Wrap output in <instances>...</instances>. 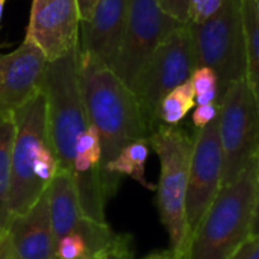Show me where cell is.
Returning a JSON list of instances; mask_svg holds the SVG:
<instances>
[{
    "label": "cell",
    "instance_id": "7402d4cb",
    "mask_svg": "<svg viewBox=\"0 0 259 259\" xmlns=\"http://www.w3.org/2000/svg\"><path fill=\"white\" fill-rule=\"evenodd\" d=\"M159 6L173 18L181 23L190 21L191 0H158Z\"/></svg>",
    "mask_w": 259,
    "mask_h": 259
},
{
    "label": "cell",
    "instance_id": "9c48e42d",
    "mask_svg": "<svg viewBox=\"0 0 259 259\" xmlns=\"http://www.w3.org/2000/svg\"><path fill=\"white\" fill-rule=\"evenodd\" d=\"M182 24L158 0H127L123 44L112 71L132 90L156 47Z\"/></svg>",
    "mask_w": 259,
    "mask_h": 259
},
{
    "label": "cell",
    "instance_id": "4316f807",
    "mask_svg": "<svg viewBox=\"0 0 259 259\" xmlns=\"http://www.w3.org/2000/svg\"><path fill=\"white\" fill-rule=\"evenodd\" d=\"M144 259H184V258H182V256H179V255H176V253H173V252L168 249V250H165V252H156V253H152V255L146 256Z\"/></svg>",
    "mask_w": 259,
    "mask_h": 259
},
{
    "label": "cell",
    "instance_id": "44dd1931",
    "mask_svg": "<svg viewBox=\"0 0 259 259\" xmlns=\"http://www.w3.org/2000/svg\"><path fill=\"white\" fill-rule=\"evenodd\" d=\"M223 0H191L190 21L191 24H199L209 18L222 5Z\"/></svg>",
    "mask_w": 259,
    "mask_h": 259
},
{
    "label": "cell",
    "instance_id": "f1b7e54d",
    "mask_svg": "<svg viewBox=\"0 0 259 259\" xmlns=\"http://www.w3.org/2000/svg\"><path fill=\"white\" fill-rule=\"evenodd\" d=\"M253 2V5H255V8H256V12H258V17H259V0H252Z\"/></svg>",
    "mask_w": 259,
    "mask_h": 259
},
{
    "label": "cell",
    "instance_id": "7a4b0ae2",
    "mask_svg": "<svg viewBox=\"0 0 259 259\" xmlns=\"http://www.w3.org/2000/svg\"><path fill=\"white\" fill-rule=\"evenodd\" d=\"M259 155L223 185L190 238L184 259H232L250 238L256 202Z\"/></svg>",
    "mask_w": 259,
    "mask_h": 259
},
{
    "label": "cell",
    "instance_id": "3957f363",
    "mask_svg": "<svg viewBox=\"0 0 259 259\" xmlns=\"http://www.w3.org/2000/svg\"><path fill=\"white\" fill-rule=\"evenodd\" d=\"M14 120L15 140L9 188L11 217L29 211L46 193L58 171V161L49 140L42 91L15 109Z\"/></svg>",
    "mask_w": 259,
    "mask_h": 259
},
{
    "label": "cell",
    "instance_id": "30bf717a",
    "mask_svg": "<svg viewBox=\"0 0 259 259\" xmlns=\"http://www.w3.org/2000/svg\"><path fill=\"white\" fill-rule=\"evenodd\" d=\"M223 187V149L215 117L194 134V149L187 193L190 238Z\"/></svg>",
    "mask_w": 259,
    "mask_h": 259
},
{
    "label": "cell",
    "instance_id": "cb8c5ba5",
    "mask_svg": "<svg viewBox=\"0 0 259 259\" xmlns=\"http://www.w3.org/2000/svg\"><path fill=\"white\" fill-rule=\"evenodd\" d=\"M232 259H259V235L250 237Z\"/></svg>",
    "mask_w": 259,
    "mask_h": 259
},
{
    "label": "cell",
    "instance_id": "d6986e66",
    "mask_svg": "<svg viewBox=\"0 0 259 259\" xmlns=\"http://www.w3.org/2000/svg\"><path fill=\"white\" fill-rule=\"evenodd\" d=\"M97 252L80 232H71L55 243L53 259H96Z\"/></svg>",
    "mask_w": 259,
    "mask_h": 259
},
{
    "label": "cell",
    "instance_id": "277c9868",
    "mask_svg": "<svg viewBox=\"0 0 259 259\" xmlns=\"http://www.w3.org/2000/svg\"><path fill=\"white\" fill-rule=\"evenodd\" d=\"M147 141L159 159V179L155 191L159 220L167 231L170 250L184 258L190 243L187 193L194 135L181 124H158Z\"/></svg>",
    "mask_w": 259,
    "mask_h": 259
},
{
    "label": "cell",
    "instance_id": "6da1fadb",
    "mask_svg": "<svg viewBox=\"0 0 259 259\" xmlns=\"http://www.w3.org/2000/svg\"><path fill=\"white\" fill-rule=\"evenodd\" d=\"M79 80L90 124L102 146V171L127 144L147 140L150 126L135 93L97 56L79 52Z\"/></svg>",
    "mask_w": 259,
    "mask_h": 259
},
{
    "label": "cell",
    "instance_id": "603a6c76",
    "mask_svg": "<svg viewBox=\"0 0 259 259\" xmlns=\"http://www.w3.org/2000/svg\"><path fill=\"white\" fill-rule=\"evenodd\" d=\"M217 102L212 103H206V105H197L194 114H193V123L197 129L203 127L205 124H208L211 120H214L217 117Z\"/></svg>",
    "mask_w": 259,
    "mask_h": 259
},
{
    "label": "cell",
    "instance_id": "ffe728a7",
    "mask_svg": "<svg viewBox=\"0 0 259 259\" xmlns=\"http://www.w3.org/2000/svg\"><path fill=\"white\" fill-rule=\"evenodd\" d=\"M191 82L194 85L196 91V105H206L217 102L219 97V80L215 73L208 68V67H199L193 77Z\"/></svg>",
    "mask_w": 259,
    "mask_h": 259
},
{
    "label": "cell",
    "instance_id": "8fae6325",
    "mask_svg": "<svg viewBox=\"0 0 259 259\" xmlns=\"http://www.w3.org/2000/svg\"><path fill=\"white\" fill-rule=\"evenodd\" d=\"M26 38L41 49L49 62L74 50L80 42V15L76 0L32 3Z\"/></svg>",
    "mask_w": 259,
    "mask_h": 259
},
{
    "label": "cell",
    "instance_id": "d4e9b609",
    "mask_svg": "<svg viewBox=\"0 0 259 259\" xmlns=\"http://www.w3.org/2000/svg\"><path fill=\"white\" fill-rule=\"evenodd\" d=\"M77 3V9H79V15H80V21H88L99 3V0H76Z\"/></svg>",
    "mask_w": 259,
    "mask_h": 259
},
{
    "label": "cell",
    "instance_id": "4fadbf2b",
    "mask_svg": "<svg viewBox=\"0 0 259 259\" xmlns=\"http://www.w3.org/2000/svg\"><path fill=\"white\" fill-rule=\"evenodd\" d=\"M55 235L47 190L24 214L12 215L0 237V259H53Z\"/></svg>",
    "mask_w": 259,
    "mask_h": 259
},
{
    "label": "cell",
    "instance_id": "ba28073f",
    "mask_svg": "<svg viewBox=\"0 0 259 259\" xmlns=\"http://www.w3.org/2000/svg\"><path fill=\"white\" fill-rule=\"evenodd\" d=\"M217 106L226 185L259 155V108L247 79L231 83L217 99Z\"/></svg>",
    "mask_w": 259,
    "mask_h": 259
},
{
    "label": "cell",
    "instance_id": "83f0119b",
    "mask_svg": "<svg viewBox=\"0 0 259 259\" xmlns=\"http://www.w3.org/2000/svg\"><path fill=\"white\" fill-rule=\"evenodd\" d=\"M5 2H6V0H0V24H2V17H3V9H5Z\"/></svg>",
    "mask_w": 259,
    "mask_h": 259
},
{
    "label": "cell",
    "instance_id": "1f68e13d",
    "mask_svg": "<svg viewBox=\"0 0 259 259\" xmlns=\"http://www.w3.org/2000/svg\"><path fill=\"white\" fill-rule=\"evenodd\" d=\"M3 229H5V228H0V237H2V232H3Z\"/></svg>",
    "mask_w": 259,
    "mask_h": 259
},
{
    "label": "cell",
    "instance_id": "5bb4252c",
    "mask_svg": "<svg viewBox=\"0 0 259 259\" xmlns=\"http://www.w3.org/2000/svg\"><path fill=\"white\" fill-rule=\"evenodd\" d=\"M126 12L127 0H99L91 18L80 21V50L97 56L111 70L123 44Z\"/></svg>",
    "mask_w": 259,
    "mask_h": 259
},
{
    "label": "cell",
    "instance_id": "4dcf8cb0",
    "mask_svg": "<svg viewBox=\"0 0 259 259\" xmlns=\"http://www.w3.org/2000/svg\"><path fill=\"white\" fill-rule=\"evenodd\" d=\"M97 259H111V258H109V256H99Z\"/></svg>",
    "mask_w": 259,
    "mask_h": 259
},
{
    "label": "cell",
    "instance_id": "52a82bcc",
    "mask_svg": "<svg viewBox=\"0 0 259 259\" xmlns=\"http://www.w3.org/2000/svg\"><path fill=\"white\" fill-rule=\"evenodd\" d=\"M197 68L191 26L185 23L156 47L132 88L150 126V132L158 126V109L164 97L188 82Z\"/></svg>",
    "mask_w": 259,
    "mask_h": 259
},
{
    "label": "cell",
    "instance_id": "ac0fdd59",
    "mask_svg": "<svg viewBox=\"0 0 259 259\" xmlns=\"http://www.w3.org/2000/svg\"><path fill=\"white\" fill-rule=\"evenodd\" d=\"M196 106V91L191 79L171 93H168L159 109H158V124H168L176 126L188 115V112Z\"/></svg>",
    "mask_w": 259,
    "mask_h": 259
},
{
    "label": "cell",
    "instance_id": "2e32d148",
    "mask_svg": "<svg viewBox=\"0 0 259 259\" xmlns=\"http://www.w3.org/2000/svg\"><path fill=\"white\" fill-rule=\"evenodd\" d=\"M14 140H15L14 112L0 111V228H6L11 219L9 188H11Z\"/></svg>",
    "mask_w": 259,
    "mask_h": 259
},
{
    "label": "cell",
    "instance_id": "7c38bea8",
    "mask_svg": "<svg viewBox=\"0 0 259 259\" xmlns=\"http://www.w3.org/2000/svg\"><path fill=\"white\" fill-rule=\"evenodd\" d=\"M47 65L44 53L29 38L14 52L0 55V111L14 112L38 96Z\"/></svg>",
    "mask_w": 259,
    "mask_h": 259
},
{
    "label": "cell",
    "instance_id": "484cf974",
    "mask_svg": "<svg viewBox=\"0 0 259 259\" xmlns=\"http://www.w3.org/2000/svg\"><path fill=\"white\" fill-rule=\"evenodd\" d=\"M259 235V171L258 184H256V202H255V214H253V223H252V235Z\"/></svg>",
    "mask_w": 259,
    "mask_h": 259
},
{
    "label": "cell",
    "instance_id": "f546056e",
    "mask_svg": "<svg viewBox=\"0 0 259 259\" xmlns=\"http://www.w3.org/2000/svg\"><path fill=\"white\" fill-rule=\"evenodd\" d=\"M41 2H47V0H33L32 3H41Z\"/></svg>",
    "mask_w": 259,
    "mask_h": 259
},
{
    "label": "cell",
    "instance_id": "8992f818",
    "mask_svg": "<svg viewBox=\"0 0 259 259\" xmlns=\"http://www.w3.org/2000/svg\"><path fill=\"white\" fill-rule=\"evenodd\" d=\"M199 67L211 68L219 80V97L247 74L243 0H223L205 21L191 24ZM217 97V99H219Z\"/></svg>",
    "mask_w": 259,
    "mask_h": 259
},
{
    "label": "cell",
    "instance_id": "9a60e30c",
    "mask_svg": "<svg viewBox=\"0 0 259 259\" xmlns=\"http://www.w3.org/2000/svg\"><path fill=\"white\" fill-rule=\"evenodd\" d=\"M150 146L147 140H138L126 147L103 168L102 171V190L106 202L115 194L120 176H129L146 190L156 191V185L149 182L146 178V162L149 158Z\"/></svg>",
    "mask_w": 259,
    "mask_h": 259
},
{
    "label": "cell",
    "instance_id": "e0dca14e",
    "mask_svg": "<svg viewBox=\"0 0 259 259\" xmlns=\"http://www.w3.org/2000/svg\"><path fill=\"white\" fill-rule=\"evenodd\" d=\"M246 47H247V74L246 79L255 96L259 108V17L252 0H243Z\"/></svg>",
    "mask_w": 259,
    "mask_h": 259
},
{
    "label": "cell",
    "instance_id": "5b68a950",
    "mask_svg": "<svg viewBox=\"0 0 259 259\" xmlns=\"http://www.w3.org/2000/svg\"><path fill=\"white\" fill-rule=\"evenodd\" d=\"M79 46L64 58L49 62L42 83L47 131L58 168L73 175L76 144L90 127L79 80Z\"/></svg>",
    "mask_w": 259,
    "mask_h": 259
}]
</instances>
